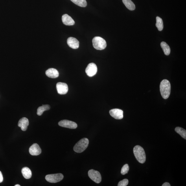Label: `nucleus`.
Listing matches in <instances>:
<instances>
[{
	"instance_id": "1",
	"label": "nucleus",
	"mask_w": 186,
	"mask_h": 186,
	"mask_svg": "<svg viewBox=\"0 0 186 186\" xmlns=\"http://www.w3.org/2000/svg\"><path fill=\"white\" fill-rule=\"evenodd\" d=\"M171 86L169 81L164 79L162 81L160 84V91L162 97L164 99L169 97L171 93Z\"/></svg>"
},
{
	"instance_id": "2",
	"label": "nucleus",
	"mask_w": 186,
	"mask_h": 186,
	"mask_svg": "<svg viewBox=\"0 0 186 186\" xmlns=\"http://www.w3.org/2000/svg\"><path fill=\"white\" fill-rule=\"evenodd\" d=\"M133 153L139 163H144L146 160V155L144 149L141 146H136L133 148Z\"/></svg>"
},
{
	"instance_id": "3",
	"label": "nucleus",
	"mask_w": 186,
	"mask_h": 186,
	"mask_svg": "<svg viewBox=\"0 0 186 186\" xmlns=\"http://www.w3.org/2000/svg\"><path fill=\"white\" fill-rule=\"evenodd\" d=\"M89 143V140L87 138H84L75 144L74 147V150L78 153L84 152L88 146Z\"/></svg>"
},
{
	"instance_id": "4",
	"label": "nucleus",
	"mask_w": 186,
	"mask_h": 186,
	"mask_svg": "<svg viewBox=\"0 0 186 186\" xmlns=\"http://www.w3.org/2000/svg\"><path fill=\"white\" fill-rule=\"evenodd\" d=\"M93 47L95 49L98 50H104L107 47V43L105 40L100 37H95L93 39Z\"/></svg>"
},
{
	"instance_id": "5",
	"label": "nucleus",
	"mask_w": 186,
	"mask_h": 186,
	"mask_svg": "<svg viewBox=\"0 0 186 186\" xmlns=\"http://www.w3.org/2000/svg\"><path fill=\"white\" fill-rule=\"evenodd\" d=\"M63 176L62 174H49L45 176L46 180L50 183H56L62 181Z\"/></svg>"
},
{
	"instance_id": "6",
	"label": "nucleus",
	"mask_w": 186,
	"mask_h": 186,
	"mask_svg": "<svg viewBox=\"0 0 186 186\" xmlns=\"http://www.w3.org/2000/svg\"><path fill=\"white\" fill-rule=\"evenodd\" d=\"M88 176L92 180L97 183H99L101 181V176L100 172L93 169L89 170Z\"/></svg>"
},
{
	"instance_id": "7",
	"label": "nucleus",
	"mask_w": 186,
	"mask_h": 186,
	"mask_svg": "<svg viewBox=\"0 0 186 186\" xmlns=\"http://www.w3.org/2000/svg\"><path fill=\"white\" fill-rule=\"evenodd\" d=\"M58 124L63 127L71 129H75L77 127V125L75 122L66 120H62L59 122Z\"/></svg>"
},
{
	"instance_id": "8",
	"label": "nucleus",
	"mask_w": 186,
	"mask_h": 186,
	"mask_svg": "<svg viewBox=\"0 0 186 186\" xmlns=\"http://www.w3.org/2000/svg\"><path fill=\"white\" fill-rule=\"evenodd\" d=\"M97 65L93 63H91L87 65L86 69V73L87 75L92 77L97 73Z\"/></svg>"
},
{
	"instance_id": "9",
	"label": "nucleus",
	"mask_w": 186,
	"mask_h": 186,
	"mask_svg": "<svg viewBox=\"0 0 186 186\" xmlns=\"http://www.w3.org/2000/svg\"><path fill=\"white\" fill-rule=\"evenodd\" d=\"M56 88L58 93L60 95H65L68 91V86L65 83L58 82L56 85Z\"/></svg>"
},
{
	"instance_id": "10",
	"label": "nucleus",
	"mask_w": 186,
	"mask_h": 186,
	"mask_svg": "<svg viewBox=\"0 0 186 186\" xmlns=\"http://www.w3.org/2000/svg\"><path fill=\"white\" fill-rule=\"evenodd\" d=\"M110 115L116 119H121L124 117V112L121 109H114L109 111Z\"/></svg>"
},
{
	"instance_id": "11",
	"label": "nucleus",
	"mask_w": 186,
	"mask_h": 186,
	"mask_svg": "<svg viewBox=\"0 0 186 186\" xmlns=\"http://www.w3.org/2000/svg\"><path fill=\"white\" fill-rule=\"evenodd\" d=\"M68 45L74 49H78L79 46V41L77 39L73 37H70L67 40Z\"/></svg>"
},
{
	"instance_id": "12",
	"label": "nucleus",
	"mask_w": 186,
	"mask_h": 186,
	"mask_svg": "<svg viewBox=\"0 0 186 186\" xmlns=\"http://www.w3.org/2000/svg\"><path fill=\"white\" fill-rule=\"evenodd\" d=\"M29 152L32 155H38L41 154V150L38 144L34 143L30 147Z\"/></svg>"
},
{
	"instance_id": "13",
	"label": "nucleus",
	"mask_w": 186,
	"mask_h": 186,
	"mask_svg": "<svg viewBox=\"0 0 186 186\" xmlns=\"http://www.w3.org/2000/svg\"><path fill=\"white\" fill-rule=\"evenodd\" d=\"M62 23L64 24L67 26L73 25L75 24L73 19L69 15L65 14L62 15Z\"/></svg>"
},
{
	"instance_id": "14",
	"label": "nucleus",
	"mask_w": 186,
	"mask_h": 186,
	"mask_svg": "<svg viewBox=\"0 0 186 186\" xmlns=\"http://www.w3.org/2000/svg\"><path fill=\"white\" fill-rule=\"evenodd\" d=\"M29 124V120L27 118L24 117L19 120L18 125L19 127L21 128L22 130L25 131L27 130Z\"/></svg>"
},
{
	"instance_id": "15",
	"label": "nucleus",
	"mask_w": 186,
	"mask_h": 186,
	"mask_svg": "<svg viewBox=\"0 0 186 186\" xmlns=\"http://www.w3.org/2000/svg\"><path fill=\"white\" fill-rule=\"evenodd\" d=\"M46 74L48 77L51 78H57L59 76L57 70L54 68H50L46 71Z\"/></svg>"
},
{
	"instance_id": "16",
	"label": "nucleus",
	"mask_w": 186,
	"mask_h": 186,
	"mask_svg": "<svg viewBox=\"0 0 186 186\" xmlns=\"http://www.w3.org/2000/svg\"><path fill=\"white\" fill-rule=\"evenodd\" d=\"M21 173L24 178L26 179H29L32 176V172L31 170L28 167H24L21 170Z\"/></svg>"
},
{
	"instance_id": "17",
	"label": "nucleus",
	"mask_w": 186,
	"mask_h": 186,
	"mask_svg": "<svg viewBox=\"0 0 186 186\" xmlns=\"http://www.w3.org/2000/svg\"><path fill=\"white\" fill-rule=\"evenodd\" d=\"M124 5L130 10H134L135 8V4L131 0H122Z\"/></svg>"
},
{
	"instance_id": "18",
	"label": "nucleus",
	"mask_w": 186,
	"mask_h": 186,
	"mask_svg": "<svg viewBox=\"0 0 186 186\" xmlns=\"http://www.w3.org/2000/svg\"><path fill=\"white\" fill-rule=\"evenodd\" d=\"M50 108V107L49 105H43L42 106L39 107L37 109V114L39 116L42 115L44 111L49 110Z\"/></svg>"
},
{
	"instance_id": "19",
	"label": "nucleus",
	"mask_w": 186,
	"mask_h": 186,
	"mask_svg": "<svg viewBox=\"0 0 186 186\" xmlns=\"http://www.w3.org/2000/svg\"><path fill=\"white\" fill-rule=\"evenodd\" d=\"M161 46L162 49L165 55H169L171 52L170 48L167 43L165 42H162L161 43Z\"/></svg>"
},
{
	"instance_id": "20",
	"label": "nucleus",
	"mask_w": 186,
	"mask_h": 186,
	"mask_svg": "<svg viewBox=\"0 0 186 186\" xmlns=\"http://www.w3.org/2000/svg\"><path fill=\"white\" fill-rule=\"evenodd\" d=\"M156 26L159 31H161L163 29V24L162 19L158 16L156 17Z\"/></svg>"
},
{
	"instance_id": "21",
	"label": "nucleus",
	"mask_w": 186,
	"mask_h": 186,
	"mask_svg": "<svg viewBox=\"0 0 186 186\" xmlns=\"http://www.w3.org/2000/svg\"><path fill=\"white\" fill-rule=\"evenodd\" d=\"M74 4L81 7H85L87 6L86 0H71Z\"/></svg>"
},
{
	"instance_id": "22",
	"label": "nucleus",
	"mask_w": 186,
	"mask_h": 186,
	"mask_svg": "<svg viewBox=\"0 0 186 186\" xmlns=\"http://www.w3.org/2000/svg\"><path fill=\"white\" fill-rule=\"evenodd\" d=\"M175 131L184 139H186V131L184 129L180 127H177L175 129Z\"/></svg>"
},
{
	"instance_id": "23",
	"label": "nucleus",
	"mask_w": 186,
	"mask_h": 186,
	"mask_svg": "<svg viewBox=\"0 0 186 186\" xmlns=\"http://www.w3.org/2000/svg\"><path fill=\"white\" fill-rule=\"evenodd\" d=\"M129 170V167L128 164H126L122 167L121 170V174L122 175H125L128 173Z\"/></svg>"
},
{
	"instance_id": "24",
	"label": "nucleus",
	"mask_w": 186,
	"mask_h": 186,
	"mask_svg": "<svg viewBox=\"0 0 186 186\" xmlns=\"http://www.w3.org/2000/svg\"><path fill=\"white\" fill-rule=\"evenodd\" d=\"M129 181L128 179H124L119 182L118 184V186H126L128 185Z\"/></svg>"
},
{
	"instance_id": "25",
	"label": "nucleus",
	"mask_w": 186,
	"mask_h": 186,
	"mask_svg": "<svg viewBox=\"0 0 186 186\" xmlns=\"http://www.w3.org/2000/svg\"><path fill=\"white\" fill-rule=\"evenodd\" d=\"M3 181V177L1 172L0 171V183H1Z\"/></svg>"
},
{
	"instance_id": "26",
	"label": "nucleus",
	"mask_w": 186,
	"mask_h": 186,
	"mask_svg": "<svg viewBox=\"0 0 186 186\" xmlns=\"http://www.w3.org/2000/svg\"><path fill=\"white\" fill-rule=\"evenodd\" d=\"M162 186H170L171 185L168 182H165L163 184V185H162Z\"/></svg>"
},
{
	"instance_id": "27",
	"label": "nucleus",
	"mask_w": 186,
	"mask_h": 186,
	"mask_svg": "<svg viewBox=\"0 0 186 186\" xmlns=\"http://www.w3.org/2000/svg\"><path fill=\"white\" fill-rule=\"evenodd\" d=\"M15 186H20L21 185H15Z\"/></svg>"
}]
</instances>
